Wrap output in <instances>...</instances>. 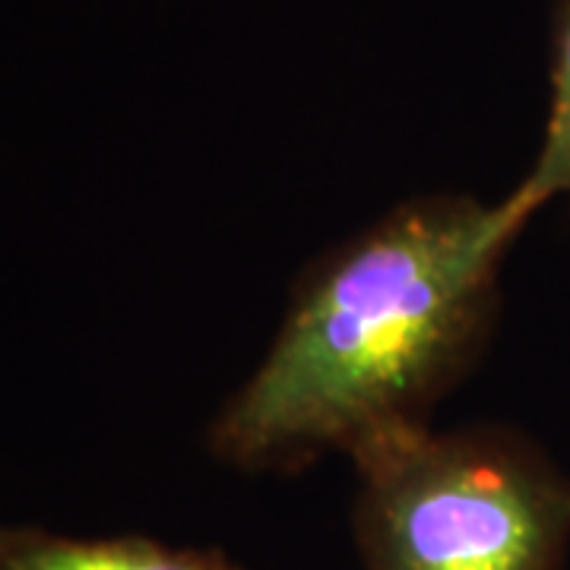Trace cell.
Instances as JSON below:
<instances>
[{"label":"cell","mask_w":570,"mask_h":570,"mask_svg":"<svg viewBox=\"0 0 570 570\" xmlns=\"http://www.w3.org/2000/svg\"><path fill=\"white\" fill-rule=\"evenodd\" d=\"M535 209L428 194L333 247L298 279L273 343L206 428L213 460L295 475L431 425L491 343L501 266Z\"/></svg>","instance_id":"cell-1"},{"label":"cell","mask_w":570,"mask_h":570,"mask_svg":"<svg viewBox=\"0 0 570 570\" xmlns=\"http://www.w3.org/2000/svg\"><path fill=\"white\" fill-rule=\"evenodd\" d=\"M365 570H561L570 475L523 431L419 428L352 460Z\"/></svg>","instance_id":"cell-2"},{"label":"cell","mask_w":570,"mask_h":570,"mask_svg":"<svg viewBox=\"0 0 570 570\" xmlns=\"http://www.w3.org/2000/svg\"><path fill=\"white\" fill-rule=\"evenodd\" d=\"M0 570H242L219 551L175 549L146 535L80 539L41 527H0Z\"/></svg>","instance_id":"cell-3"},{"label":"cell","mask_w":570,"mask_h":570,"mask_svg":"<svg viewBox=\"0 0 570 570\" xmlns=\"http://www.w3.org/2000/svg\"><path fill=\"white\" fill-rule=\"evenodd\" d=\"M517 190L535 213L554 200L570 204V0H558L554 7L549 118L535 163Z\"/></svg>","instance_id":"cell-4"}]
</instances>
